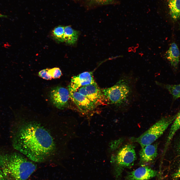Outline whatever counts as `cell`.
Segmentation results:
<instances>
[{"instance_id":"obj_1","label":"cell","mask_w":180,"mask_h":180,"mask_svg":"<svg viewBox=\"0 0 180 180\" xmlns=\"http://www.w3.org/2000/svg\"><path fill=\"white\" fill-rule=\"evenodd\" d=\"M55 142L50 132L38 122H26L22 125L15 134L14 148L30 160L36 162L46 160L52 154Z\"/></svg>"},{"instance_id":"obj_2","label":"cell","mask_w":180,"mask_h":180,"mask_svg":"<svg viewBox=\"0 0 180 180\" xmlns=\"http://www.w3.org/2000/svg\"><path fill=\"white\" fill-rule=\"evenodd\" d=\"M137 81L132 73L122 74L114 86L102 90L106 104L122 112L128 110L138 97Z\"/></svg>"},{"instance_id":"obj_3","label":"cell","mask_w":180,"mask_h":180,"mask_svg":"<svg viewBox=\"0 0 180 180\" xmlns=\"http://www.w3.org/2000/svg\"><path fill=\"white\" fill-rule=\"evenodd\" d=\"M0 168L7 180H27L36 166L17 152L0 155Z\"/></svg>"},{"instance_id":"obj_4","label":"cell","mask_w":180,"mask_h":180,"mask_svg":"<svg viewBox=\"0 0 180 180\" xmlns=\"http://www.w3.org/2000/svg\"><path fill=\"white\" fill-rule=\"evenodd\" d=\"M136 158L135 148L133 145L127 144L120 148L112 158L115 166L116 178H120L124 170L133 166Z\"/></svg>"},{"instance_id":"obj_5","label":"cell","mask_w":180,"mask_h":180,"mask_svg":"<svg viewBox=\"0 0 180 180\" xmlns=\"http://www.w3.org/2000/svg\"><path fill=\"white\" fill-rule=\"evenodd\" d=\"M176 114L163 117L134 140L142 148L152 144L163 134L175 119Z\"/></svg>"},{"instance_id":"obj_6","label":"cell","mask_w":180,"mask_h":180,"mask_svg":"<svg viewBox=\"0 0 180 180\" xmlns=\"http://www.w3.org/2000/svg\"><path fill=\"white\" fill-rule=\"evenodd\" d=\"M76 91L86 96L96 106L106 104L102 90L95 82L81 87Z\"/></svg>"},{"instance_id":"obj_7","label":"cell","mask_w":180,"mask_h":180,"mask_svg":"<svg viewBox=\"0 0 180 180\" xmlns=\"http://www.w3.org/2000/svg\"><path fill=\"white\" fill-rule=\"evenodd\" d=\"M49 95L51 102L56 108L62 109L67 106L70 98L67 89L60 86H56L52 88Z\"/></svg>"},{"instance_id":"obj_8","label":"cell","mask_w":180,"mask_h":180,"mask_svg":"<svg viewBox=\"0 0 180 180\" xmlns=\"http://www.w3.org/2000/svg\"><path fill=\"white\" fill-rule=\"evenodd\" d=\"M69 92L70 98L82 114H88L92 112L96 108L93 103L78 91Z\"/></svg>"},{"instance_id":"obj_9","label":"cell","mask_w":180,"mask_h":180,"mask_svg":"<svg viewBox=\"0 0 180 180\" xmlns=\"http://www.w3.org/2000/svg\"><path fill=\"white\" fill-rule=\"evenodd\" d=\"M94 82L92 72H84L72 77L68 86V90L69 92L76 91L79 88Z\"/></svg>"},{"instance_id":"obj_10","label":"cell","mask_w":180,"mask_h":180,"mask_svg":"<svg viewBox=\"0 0 180 180\" xmlns=\"http://www.w3.org/2000/svg\"><path fill=\"white\" fill-rule=\"evenodd\" d=\"M157 171L148 166H142L128 173L126 180H148L156 176Z\"/></svg>"},{"instance_id":"obj_11","label":"cell","mask_w":180,"mask_h":180,"mask_svg":"<svg viewBox=\"0 0 180 180\" xmlns=\"http://www.w3.org/2000/svg\"><path fill=\"white\" fill-rule=\"evenodd\" d=\"M158 144H151L142 148L139 152L140 164L145 166L152 163L158 155Z\"/></svg>"},{"instance_id":"obj_12","label":"cell","mask_w":180,"mask_h":180,"mask_svg":"<svg viewBox=\"0 0 180 180\" xmlns=\"http://www.w3.org/2000/svg\"><path fill=\"white\" fill-rule=\"evenodd\" d=\"M166 59L174 68H176L180 62V52L176 44L172 43L165 54Z\"/></svg>"},{"instance_id":"obj_13","label":"cell","mask_w":180,"mask_h":180,"mask_svg":"<svg viewBox=\"0 0 180 180\" xmlns=\"http://www.w3.org/2000/svg\"><path fill=\"white\" fill-rule=\"evenodd\" d=\"M79 32L74 30L70 26H68L64 27V42L70 44H74L76 42L78 38Z\"/></svg>"},{"instance_id":"obj_14","label":"cell","mask_w":180,"mask_h":180,"mask_svg":"<svg viewBox=\"0 0 180 180\" xmlns=\"http://www.w3.org/2000/svg\"><path fill=\"white\" fill-rule=\"evenodd\" d=\"M170 14L174 20L180 19V0H168Z\"/></svg>"},{"instance_id":"obj_15","label":"cell","mask_w":180,"mask_h":180,"mask_svg":"<svg viewBox=\"0 0 180 180\" xmlns=\"http://www.w3.org/2000/svg\"><path fill=\"white\" fill-rule=\"evenodd\" d=\"M64 28L63 26H60L54 28L52 30V36L58 42H64Z\"/></svg>"},{"instance_id":"obj_16","label":"cell","mask_w":180,"mask_h":180,"mask_svg":"<svg viewBox=\"0 0 180 180\" xmlns=\"http://www.w3.org/2000/svg\"><path fill=\"white\" fill-rule=\"evenodd\" d=\"M48 72L52 78H60L62 73L60 69L58 68H54L48 69Z\"/></svg>"},{"instance_id":"obj_17","label":"cell","mask_w":180,"mask_h":180,"mask_svg":"<svg viewBox=\"0 0 180 180\" xmlns=\"http://www.w3.org/2000/svg\"><path fill=\"white\" fill-rule=\"evenodd\" d=\"M122 140L118 139L112 141L109 144V149L110 151H114L118 147L122 142Z\"/></svg>"},{"instance_id":"obj_18","label":"cell","mask_w":180,"mask_h":180,"mask_svg":"<svg viewBox=\"0 0 180 180\" xmlns=\"http://www.w3.org/2000/svg\"><path fill=\"white\" fill-rule=\"evenodd\" d=\"M48 69H46L40 71L38 76L42 78L47 80H51L52 78L48 72Z\"/></svg>"},{"instance_id":"obj_19","label":"cell","mask_w":180,"mask_h":180,"mask_svg":"<svg viewBox=\"0 0 180 180\" xmlns=\"http://www.w3.org/2000/svg\"><path fill=\"white\" fill-rule=\"evenodd\" d=\"M90 1L96 4H108L111 2L113 0H90Z\"/></svg>"},{"instance_id":"obj_20","label":"cell","mask_w":180,"mask_h":180,"mask_svg":"<svg viewBox=\"0 0 180 180\" xmlns=\"http://www.w3.org/2000/svg\"><path fill=\"white\" fill-rule=\"evenodd\" d=\"M172 177L175 179L180 178V167L178 171L173 174Z\"/></svg>"},{"instance_id":"obj_21","label":"cell","mask_w":180,"mask_h":180,"mask_svg":"<svg viewBox=\"0 0 180 180\" xmlns=\"http://www.w3.org/2000/svg\"><path fill=\"white\" fill-rule=\"evenodd\" d=\"M175 120L177 123L180 125V110L176 114Z\"/></svg>"},{"instance_id":"obj_22","label":"cell","mask_w":180,"mask_h":180,"mask_svg":"<svg viewBox=\"0 0 180 180\" xmlns=\"http://www.w3.org/2000/svg\"><path fill=\"white\" fill-rule=\"evenodd\" d=\"M0 180H7L0 168Z\"/></svg>"},{"instance_id":"obj_23","label":"cell","mask_w":180,"mask_h":180,"mask_svg":"<svg viewBox=\"0 0 180 180\" xmlns=\"http://www.w3.org/2000/svg\"><path fill=\"white\" fill-rule=\"evenodd\" d=\"M7 16L6 15H4L0 14V18H4L6 17Z\"/></svg>"},{"instance_id":"obj_24","label":"cell","mask_w":180,"mask_h":180,"mask_svg":"<svg viewBox=\"0 0 180 180\" xmlns=\"http://www.w3.org/2000/svg\"><path fill=\"white\" fill-rule=\"evenodd\" d=\"M179 150H180V143L179 144Z\"/></svg>"}]
</instances>
